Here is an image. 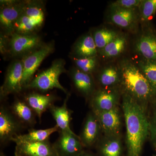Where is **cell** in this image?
I'll use <instances>...</instances> for the list:
<instances>
[{"mask_svg": "<svg viewBox=\"0 0 156 156\" xmlns=\"http://www.w3.org/2000/svg\"><path fill=\"white\" fill-rule=\"evenodd\" d=\"M122 72V92L127 93L147 108L156 97L153 89L135 62L124 58L119 62Z\"/></svg>", "mask_w": 156, "mask_h": 156, "instance_id": "7a4b0ae2", "label": "cell"}, {"mask_svg": "<svg viewBox=\"0 0 156 156\" xmlns=\"http://www.w3.org/2000/svg\"><path fill=\"white\" fill-rule=\"evenodd\" d=\"M128 42V34L120 32L114 40L99 51L98 54L105 60L114 59L126 51Z\"/></svg>", "mask_w": 156, "mask_h": 156, "instance_id": "44dd1931", "label": "cell"}, {"mask_svg": "<svg viewBox=\"0 0 156 156\" xmlns=\"http://www.w3.org/2000/svg\"><path fill=\"white\" fill-rule=\"evenodd\" d=\"M73 58H83L98 56V51L91 33L85 34L76 41L73 48Z\"/></svg>", "mask_w": 156, "mask_h": 156, "instance_id": "7402d4cb", "label": "cell"}, {"mask_svg": "<svg viewBox=\"0 0 156 156\" xmlns=\"http://www.w3.org/2000/svg\"><path fill=\"white\" fill-rule=\"evenodd\" d=\"M120 33L105 27H99L95 30L92 34L98 53L114 40Z\"/></svg>", "mask_w": 156, "mask_h": 156, "instance_id": "484cf974", "label": "cell"}, {"mask_svg": "<svg viewBox=\"0 0 156 156\" xmlns=\"http://www.w3.org/2000/svg\"><path fill=\"white\" fill-rule=\"evenodd\" d=\"M24 101L32 109L40 121L42 115L50 109L57 100V97L53 94H43L37 92H31L26 95Z\"/></svg>", "mask_w": 156, "mask_h": 156, "instance_id": "ffe728a7", "label": "cell"}, {"mask_svg": "<svg viewBox=\"0 0 156 156\" xmlns=\"http://www.w3.org/2000/svg\"><path fill=\"white\" fill-rule=\"evenodd\" d=\"M54 50L53 43L44 44L41 48L35 50L22 58L23 74L21 87L23 89L33 79L34 75L46 57Z\"/></svg>", "mask_w": 156, "mask_h": 156, "instance_id": "8992f818", "label": "cell"}, {"mask_svg": "<svg viewBox=\"0 0 156 156\" xmlns=\"http://www.w3.org/2000/svg\"><path fill=\"white\" fill-rule=\"evenodd\" d=\"M101 133L102 130L97 117L93 112H89L84 120L79 136L85 148L95 147L101 138Z\"/></svg>", "mask_w": 156, "mask_h": 156, "instance_id": "5bb4252c", "label": "cell"}, {"mask_svg": "<svg viewBox=\"0 0 156 156\" xmlns=\"http://www.w3.org/2000/svg\"><path fill=\"white\" fill-rule=\"evenodd\" d=\"M70 95L69 93H68L62 106H56L53 105L49 109V110L56 121V125L59 128V131L74 133L71 129L70 126L72 112L68 108L67 105Z\"/></svg>", "mask_w": 156, "mask_h": 156, "instance_id": "603a6c76", "label": "cell"}, {"mask_svg": "<svg viewBox=\"0 0 156 156\" xmlns=\"http://www.w3.org/2000/svg\"><path fill=\"white\" fill-rule=\"evenodd\" d=\"M122 93L121 88L96 89L89 100L92 111H107L119 106Z\"/></svg>", "mask_w": 156, "mask_h": 156, "instance_id": "30bf717a", "label": "cell"}, {"mask_svg": "<svg viewBox=\"0 0 156 156\" xmlns=\"http://www.w3.org/2000/svg\"><path fill=\"white\" fill-rule=\"evenodd\" d=\"M65 64V61L62 58L54 60L50 67L36 76L24 89H35L44 92L56 88L67 94L69 93L67 90L59 81L60 76L66 72Z\"/></svg>", "mask_w": 156, "mask_h": 156, "instance_id": "277c9868", "label": "cell"}, {"mask_svg": "<svg viewBox=\"0 0 156 156\" xmlns=\"http://www.w3.org/2000/svg\"><path fill=\"white\" fill-rule=\"evenodd\" d=\"M133 47L140 58L156 61V32L148 23L142 25Z\"/></svg>", "mask_w": 156, "mask_h": 156, "instance_id": "ba28073f", "label": "cell"}, {"mask_svg": "<svg viewBox=\"0 0 156 156\" xmlns=\"http://www.w3.org/2000/svg\"><path fill=\"white\" fill-rule=\"evenodd\" d=\"M98 56L87 58H73L76 67L78 69L89 74L93 75L97 71L98 66Z\"/></svg>", "mask_w": 156, "mask_h": 156, "instance_id": "f1b7e54d", "label": "cell"}, {"mask_svg": "<svg viewBox=\"0 0 156 156\" xmlns=\"http://www.w3.org/2000/svg\"><path fill=\"white\" fill-rule=\"evenodd\" d=\"M142 0H117L112 2L110 6L131 9H138Z\"/></svg>", "mask_w": 156, "mask_h": 156, "instance_id": "f546056e", "label": "cell"}, {"mask_svg": "<svg viewBox=\"0 0 156 156\" xmlns=\"http://www.w3.org/2000/svg\"></svg>", "mask_w": 156, "mask_h": 156, "instance_id": "e575fe53", "label": "cell"}, {"mask_svg": "<svg viewBox=\"0 0 156 156\" xmlns=\"http://www.w3.org/2000/svg\"><path fill=\"white\" fill-rule=\"evenodd\" d=\"M77 156H97L96 154L89 150H85L83 151L82 152L81 154Z\"/></svg>", "mask_w": 156, "mask_h": 156, "instance_id": "d6a6232c", "label": "cell"}, {"mask_svg": "<svg viewBox=\"0 0 156 156\" xmlns=\"http://www.w3.org/2000/svg\"><path fill=\"white\" fill-rule=\"evenodd\" d=\"M59 130L57 125H55L52 128L46 129L31 128L28 130V132L27 134H20L14 136L11 141L19 140L28 142H44L49 140V137L51 134Z\"/></svg>", "mask_w": 156, "mask_h": 156, "instance_id": "d4e9b609", "label": "cell"}, {"mask_svg": "<svg viewBox=\"0 0 156 156\" xmlns=\"http://www.w3.org/2000/svg\"><path fill=\"white\" fill-rule=\"evenodd\" d=\"M97 82L99 88H121L122 72L119 64H109L102 67L98 74Z\"/></svg>", "mask_w": 156, "mask_h": 156, "instance_id": "ac0fdd59", "label": "cell"}, {"mask_svg": "<svg viewBox=\"0 0 156 156\" xmlns=\"http://www.w3.org/2000/svg\"><path fill=\"white\" fill-rule=\"evenodd\" d=\"M149 136L151 140L156 146V106L154 109L151 116L149 119Z\"/></svg>", "mask_w": 156, "mask_h": 156, "instance_id": "4dcf8cb0", "label": "cell"}, {"mask_svg": "<svg viewBox=\"0 0 156 156\" xmlns=\"http://www.w3.org/2000/svg\"><path fill=\"white\" fill-rule=\"evenodd\" d=\"M95 147L97 156L124 155V149L120 135H104Z\"/></svg>", "mask_w": 156, "mask_h": 156, "instance_id": "d6986e66", "label": "cell"}, {"mask_svg": "<svg viewBox=\"0 0 156 156\" xmlns=\"http://www.w3.org/2000/svg\"><path fill=\"white\" fill-rule=\"evenodd\" d=\"M23 63L22 59H17L12 62L6 73L5 81L0 89L1 100L5 99L10 94L19 93L21 87Z\"/></svg>", "mask_w": 156, "mask_h": 156, "instance_id": "7c38bea8", "label": "cell"}, {"mask_svg": "<svg viewBox=\"0 0 156 156\" xmlns=\"http://www.w3.org/2000/svg\"><path fill=\"white\" fill-rule=\"evenodd\" d=\"M0 156H6V155L4 154V153L3 152V151H1V152H0Z\"/></svg>", "mask_w": 156, "mask_h": 156, "instance_id": "836d02e7", "label": "cell"}, {"mask_svg": "<svg viewBox=\"0 0 156 156\" xmlns=\"http://www.w3.org/2000/svg\"><path fill=\"white\" fill-rule=\"evenodd\" d=\"M138 11L140 24H147L155 14L156 0H142L138 7Z\"/></svg>", "mask_w": 156, "mask_h": 156, "instance_id": "83f0119b", "label": "cell"}, {"mask_svg": "<svg viewBox=\"0 0 156 156\" xmlns=\"http://www.w3.org/2000/svg\"><path fill=\"white\" fill-rule=\"evenodd\" d=\"M58 132V139L53 144L58 156H77L85 150L80 136L75 133Z\"/></svg>", "mask_w": 156, "mask_h": 156, "instance_id": "4fadbf2b", "label": "cell"}, {"mask_svg": "<svg viewBox=\"0 0 156 156\" xmlns=\"http://www.w3.org/2000/svg\"><path fill=\"white\" fill-rule=\"evenodd\" d=\"M26 2L1 1L0 25L2 33L11 36L14 32V26L22 13Z\"/></svg>", "mask_w": 156, "mask_h": 156, "instance_id": "9c48e42d", "label": "cell"}, {"mask_svg": "<svg viewBox=\"0 0 156 156\" xmlns=\"http://www.w3.org/2000/svg\"><path fill=\"white\" fill-rule=\"evenodd\" d=\"M25 128L12 113L10 108L1 105L0 108V143L5 146L13 138L20 134Z\"/></svg>", "mask_w": 156, "mask_h": 156, "instance_id": "8fae6325", "label": "cell"}, {"mask_svg": "<svg viewBox=\"0 0 156 156\" xmlns=\"http://www.w3.org/2000/svg\"><path fill=\"white\" fill-rule=\"evenodd\" d=\"M70 76L76 91L89 101L96 89L93 75L83 72L75 67L71 71Z\"/></svg>", "mask_w": 156, "mask_h": 156, "instance_id": "e0dca14e", "label": "cell"}, {"mask_svg": "<svg viewBox=\"0 0 156 156\" xmlns=\"http://www.w3.org/2000/svg\"><path fill=\"white\" fill-rule=\"evenodd\" d=\"M135 62L156 94V61L140 58Z\"/></svg>", "mask_w": 156, "mask_h": 156, "instance_id": "4316f807", "label": "cell"}, {"mask_svg": "<svg viewBox=\"0 0 156 156\" xmlns=\"http://www.w3.org/2000/svg\"><path fill=\"white\" fill-rule=\"evenodd\" d=\"M106 19L109 24L123 29L128 32L138 33L140 23L138 9H124L109 6Z\"/></svg>", "mask_w": 156, "mask_h": 156, "instance_id": "5b68a950", "label": "cell"}, {"mask_svg": "<svg viewBox=\"0 0 156 156\" xmlns=\"http://www.w3.org/2000/svg\"><path fill=\"white\" fill-rule=\"evenodd\" d=\"M122 107L126 126V156H141L144 144L149 136L147 108L123 92Z\"/></svg>", "mask_w": 156, "mask_h": 156, "instance_id": "6da1fadb", "label": "cell"}, {"mask_svg": "<svg viewBox=\"0 0 156 156\" xmlns=\"http://www.w3.org/2000/svg\"><path fill=\"white\" fill-rule=\"evenodd\" d=\"M93 112L100 123L104 135H120L122 120L119 106L107 111Z\"/></svg>", "mask_w": 156, "mask_h": 156, "instance_id": "2e32d148", "label": "cell"}, {"mask_svg": "<svg viewBox=\"0 0 156 156\" xmlns=\"http://www.w3.org/2000/svg\"><path fill=\"white\" fill-rule=\"evenodd\" d=\"M10 36L1 32L0 36V51L1 54L2 55H6L7 53H9Z\"/></svg>", "mask_w": 156, "mask_h": 156, "instance_id": "1f68e13d", "label": "cell"}, {"mask_svg": "<svg viewBox=\"0 0 156 156\" xmlns=\"http://www.w3.org/2000/svg\"><path fill=\"white\" fill-rule=\"evenodd\" d=\"M10 108L12 113L25 128L33 127L36 123L35 113L24 100L16 99Z\"/></svg>", "mask_w": 156, "mask_h": 156, "instance_id": "cb8c5ba5", "label": "cell"}, {"mask_svg": "<svg viewBox=\"0 0 156 156\" xmlns=\"http://www.w3.org/2000/svg\"><path fill=\"white\" fill-rule=\"evenodd\" d=\"M44 4L40 1H26L22 13L14 26V32L22 34H35L44 24Z\"/></svg>", "mask_w": 156, "mask_h": 156, "instance_id": "3957f363", "label": "cell"}, {"mask_svg": "<svg viewBox=\"0 0 156 156\" xmlns=\"http://www.w3.org/2000/svg\"><path fill=\"white\" fill-rule=\"evenodd\" d=\"M15 156H58L53 144L44 142H28L14 140Z\"/></svg>", "mask_w": 156, "mask_h": 156, "instance_id": "9a60e30c", "label": "cell"}, {"mask_svg": "<svg viewBox=\"0 0 156 156\" xmlns=\"http://www.w3.org/2000/svg\"><path fill=\"white\" fill-rule=\"evenodd\" d=\"M44 44L41 37L36 34L15 33L10 36L9 53L11 56L24 57Z\"/></svg>", "mask_w": 156, "mask_h": 156, "instance_id": "52a82bcc", "label": "cell"}]
</instances>
